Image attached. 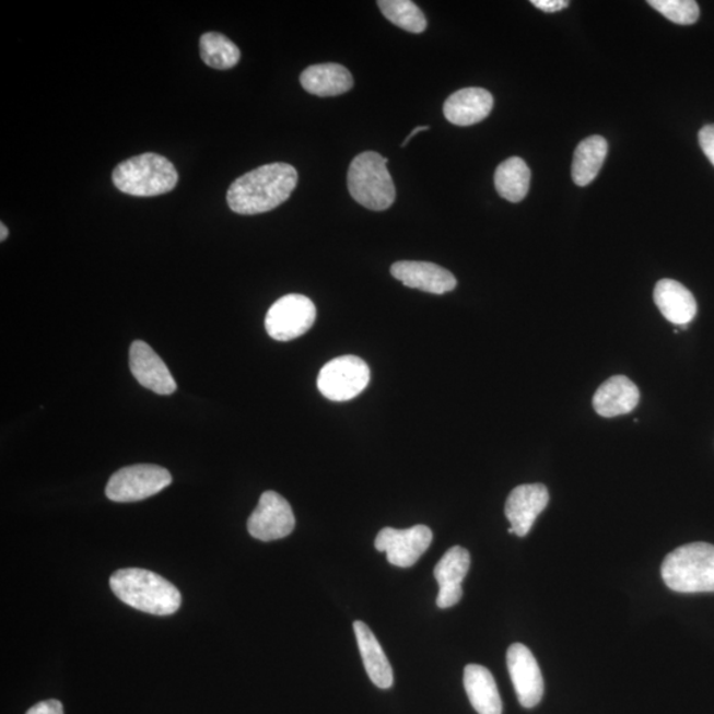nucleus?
I'll use <instances>...</instances> for the list:
<instances>
[{
    "instance_id": "obj_16",
    "label": "nucleus",
    "mask_w": 714,
    "mask_h": 714,
    "mask_svg": "<svg viewBox=\"0 0 714 714\" xmlns=\"http://www.w3.org/2000/svg\"><path fill=\"white\" fill-rule=\"evenodd\" d=\"M494 107V97L482 87H466L452 94L444 105L448 122L457 126H471L482 122Z\"/></svg>"
},
{
    "instance_id": "obj_31",
    "label": "nucleus",
    "mask_w": 714,
    "mask_h": 714,
    "mask_svg": "<svg viewBox=\"0 0 714 714\" xmlns=\"http://www.w3.org/2000/svg\"><path fill=\"white\" fill-rule=\"evenodd\" d=\"M0 232H2V236H0V242H4V239L9 237L8 226H5L4 224L0 225Z\"/></svg>"
},
{
    "instance_id": "obj_23",
    "label": "nucleus",
    "mask_w": 714,
    "mask_h": 714,
    "mask_svg": "<svg viewBox=\"0 0 714 714\" xmlns=\"http://www.w3.org/2000/svg\"><path fill=\"white\" fill-rule=\"evenodd\" d=\"M530 169L519 156L499 164L495 171V188L503 199L520 203L529 191Z\"/></svg>"
},
{
    "instance_id": "obj_4",
    "label": "nucleus",
    "mask_w": 714,
    "mask_h": 714,
    "mask_svg": "<svg viewBox=\"0 0 714 714\" xmlns=\"http://www.w3.org/2000/svg\"><path fill=\"white\" fill-rule=\"evenodd\" d=\"M179 175L167 157L147 153L119 163L113 183L119 191L137 198H151L173 191Z\"/></svg>"
},
{
    "instance_id": "obj_14",
    "label": "nucleus",
    "mask_w": 714,
    "mask_h": 714,
    "mask_svg": "<svg viewBox=\"0 0 714 714\" xmlns=\"http://www.w3.org/2000/svg\"><path fill=\"white\" fill-rule=\"evenodd\" d=\"M471 565L469 551L463 547H453L434 567V577L440 585L437 606L441 609L453 608L464 597L463 583Z\"/></svg>"
},
{
    "instance_id": "obj_30",
    "label": "nucleus",
    "mask_w": 714,
    "mask_h": 714,
    "mask_svg": "<svg viewBox=\"0 0 714 714\" xmlns=\"http://www.w3.org/2000/svg\"><path fill=\"white\" fill-rule=\"evenodd\" d=\"M429 129H431V128H429V126H419V128H415L414 130H412V132H410V134L406 138V141H403V143L401 144V148H406L407 144L410 142V139H412L414 136L419 134V132L426 131Z\"/></svg>"
},
{
    "instance_id": "obj_27",
    "label": "nucleus",
    "mask_w": 714,
    "mask_h": 714,
    "mask_svg": "<svg viewBox=\"0 0 714 714\" xmlns=\"http://www.w3.org/2000/svg\"><path fill=\"white\" fill-rule=\"evenodd\" d=\"M699 142L701 150L704 151L707 160L714 166V125L704 126L699 132Z\"/></svg>"
},
{
    "instance_id": "obj_20",
    "label": "nucleus",
    "mask_w": 714,
    "mask_h": 714,
    "mask_svg": "<svg viewBox=\"0 0 714 714\" xmlns=\"http://www.w3.org/2000/svg\"><path fill=\"white\" fill-rule=\"evenodd\" d=\"M301 85L314 96L335 97L352 90L353 78L346 67L328 62L305 69L301 74Z\"/></svg>"
},
{
    "instance_id": "obj_8",
    "label": "nucleus",
    "mask_w": 714,
    "mask_h": 714,
    "mask_svg": "<svg viewBox=\"0 0 714 714\" xmlns=\"http://www.w3.org/2000/svg\"><path fill=\"white\" fill-rule=\"evenodd\" d=\"M317 319L314 302L305 295L289 294L269 308L265 327L278 341H289L305 335Z\"/></svg>"
},
{
    "instance_id": "obj_22",
    "label": "nucleus",
    "mask_w": 714,
    "mask_h": 714,
    "mask_svg": "<svg viewBox=\"0 0 714 714\" xmlns=\"http://www.w3.org/2000/svg\"><path fill=\"white\" fill-rule=\"evenodd\" d=\"M608 141L601 136H592L584 139L574 151L572 176L580 187L589 186L601 171L606 155H608Z\"/></svg>"
},
{
    "instance_id": "obj_24",
    "label": "nucleus",
    "mask_w": 714,
    "mask_h": 714,
    "mask_svg": "<svg viewBox=\"0 0 714 714\" xmlns=\"http://www.w3.org/2000/svg\"><path fill=\"white\" fill-rule=\"evenodd\" d=\"M200 55L208 67L220 71L236 67L242 57L236 44L218 33L201 36Z\"/></svg>"
},
{
    "instance_id": "obj_29",
    "label": "nucleus",
    "mask_w": 714,
    "mask_h": 714,
    "mask_svg": "<svg viewBox=\"0 0 714 714\" xmlns=\"http://www.w3.org/2000/svg\"><path fill=\"white\" fill-rule=\"evenodd\" d=\"M535 5L536 9L547 12V14H553V12H559L569 8L567 0H532L530 2Z\"/></svg>"
},
{
    "instance_id": "obj_6",
    "label": "nucleus",
    "mask_w": 714,
    "mask_h": 714,
    "mask_svg": "<svg viewBox=\"0 0 714 714\" xmlns=\"http://www.w3.org/2000/svg\"><path fill=\"white\" fill-rule=\"evenodd\" d=\"M173 482L168 470L156 465H134L124 467L109 479L106 496L116 503L144 501L160 494Z\"/></svg>"
},
{
    "instance_id": "obj_18",
    "label": "nucleus",
    "mask_w": 714,
    "mask_h": 714,
    "mask_svg": "<svg viewBox=\"0 0 714 714\" xmlns=\"http://www.w3.org/2000/svg\"><path fill=\"white\" fill-rule=\"evenodd\" d=\"M654 301L663 317L681 328H686L697 317V300L690 290L678 281L662 280L656 283Z\"/></svg>"
},
{
    "instance_id": "obj_7",
    "label": "nucleus",
    "mask_w": 714,
    "mask_h": 714,
    "mask_svg": "<svg viewBox=\"0 0 714 714\" xmlns=\"http://www.w3.org/2000/svg\"><path fill=\"white\" fill-rule=\"evenodd\" d=\"M370 378V366L363 359L339 356L320 370L318 389L328 400L350 401L368 387Z\"/></svg>"
},
{
    "instance_id": "obj_25",
    "label": "nucleus",
    "mask_w": 714,
    "mask_h": 714,
    "mask_svg": "<svg viewBox=\"0 0 714 714\" xmlns=\"http://www.w3.org/2000/svg\"><path fill=\"white\" fill-rule=\"evenodd\" d=\"M378 9L390 23L410 34H421L428 27V21L419 5L410 0H381Z\"/></svg>"
},
{
    "instance_id": "obj_12",
    "label": "nucleus",
    "mask_w": 714,
    "mask_h": 714,
    "mask_svg": "<svg viewBox=\"0 0 714 714\" xmlns=\"http://www.w3.org/2000/svg\"><path fill=\"white\" fill-rule=\"evenodd\" d=\"M548 503L549 492L545 484H522L512 490L504 511L515 535L527 536Z\"/></svg>"
},
{
    "instance_id": "obj_17",
    "label": "nucleus",
    "mask_w": 714,
    "mask_h": 714,
    "mask_svg": "<svg viewBox=\"0 0 714 714\" xmlns=\"http://www.w3.org/2000/svg\"><path fill=\"white\" fill-rule=\"evenodd\" d=\"M640 397V389L629 377L612 376L594 395L593 407L599 415L612 419L633 412Z\"/></svg>"
},
{
    "instance_id": "obj_5",
    "label": "nucleus",
    "mask_w": 714,
    "mask_h": 714,
    "mask_svg": "<svg viewBox=\"0 0 714 714\" xmlns=\"http://www.w3.org/2000/svg\"><path fill=\"white\" fill-rule=\"evenodd\" d=\"M388 157L365 151L352 161L347 183L353 200L372 211H385L395 203L396 187Z\"/></svg>"
},
{
    "instance_id": "obj_19",
    "label": "nucleus",
    "mask_w": 714,
    "mask_h": 714,
    "mask_svg": "<svg viewBox=\"0 0 714 714\" xmlns=\"http://www.w3.org/2000/svg\"><path fill=\"white\" fill-rule=\"evenodd\" d=\"M360 655L364 663L366 674L374 684L382 690L394 686V669L385 655L382 644L372 630L362 621L353 622Z\"/></svg>"
},
{
    "instance_id": "obj_2",
    "label": "nucleus",
    "mask_w": 714,
    "mask_h": 714,
    "mask_svg": "<svg viewBox=\"0 0 714 714\" xmlns=\"http://www.w3.org/2000/svg\"><path fill=\"white\" fill-rule=\"evenodd\" d=\"M110 587L124 604L148 614H175L182 605L180 592L169 581L147 569H119L110 577Z\"/></svg>"
},
{
    "instance_id": "obj_26",
    "label": "nucleus",
    "mask_w": 714,
    "mask_h": 714,
    "mask_svg": "<svg viewBox=\"0 0 714 714\" xmlns=\"http://www.w3.org/2000/svg\"><path fill=\"white\" fill-rule=\"evenodd\" d=\"M648 4L676 24L691 25L700 17L699 4L694 0H649Z\"/></svg>"
},
{
    "instance_id": "obj_10",
    "label": "nucleus",
    "mask_w": 714,
    "mask_h": 714,
    "mask_svg": "<svg viewBox=\"0 0 714 714\" xmlns=\"http://www.w3.org/2000/svg\"><path fill=\"white\" fill-rule=\"evenodd\" d=\"M432 541V529L420 524L408 529H382L376 537L375 547L378 552L387 553L391 565L410 567L428 551Z\"/></svg>"
},
{
    "instance_id": "obj_21",
    "label": "nucleus",
    "mask_w": 714,
    "mask_h": 714,
    "mask_svg": "<svg viewBox=\"0 0 714 714\" xmlns=\"http://www.w3.org/2000/svg\"><path fill=\"white\" fill-rule=\"evenodd\" d=\"M464 684L470 703L479 714H502L503 703L494 676L488 668L469 665L465 668Z\"/></svg>"
},
{
    "instance_id": "obj_1",
    "label": "nucleus",
    "mask_w": 714,
    "mask_h": 714,
    "mask_svg": "<svg viewBox=\"0 0 714 714\" xmlns=\"http://www.w3.org/2000/svg\"><path fill=\"white\" fill-rule=\"evenodd\" d=\"M299 173L288 163L265 164L232 183L226 201L238 214H260L276 210L292 196Z\"/></svg>"
},
{
    "instance_id": "obj_11",
    "label": "nucleus",
    "mask_w": 714,
    "mask_h": 714,
    "mask_svg": "<svg viewBox=\"0 0 714 714\" xmlns=\"http://www.w3.org/2000/svg\"><path fill=\"white\" fill-rule=\"evenodd\" d=\"M507 667L517 699L524 707H534L545 694V679L530 649L514 643L507 651Z\"/></svg>"
},
{
    "instance_id": "obj_13",
    "label": "nucleus",
    "mask_w": 714,
    "mask_h": 714,
    "mask_svg": "<svg viewBox=\"0 0 714 714\" xmlns=\"http://www.w3.org/2000/svg\"><path fill=\"white\" fill-rule=\"evenodd\" d=\"M130 371L143 388L156 395L168 396L176 390V383L161 356L144 341L137 340L130 347Z\"/></svg>"
},
{
    "instance_id": "obj_28",
    "label": "nucleus",
    "mask_w": 714,
    "mask_h": 714,
    "mask_svg": "<svg viewBox=\"0 0 714 714\" xmlns=\"http://www.w3.org/2000/svg\"><path fill=\"white\" fill-rule=\"evenodd\" d=\"M25 714H65V707L59 700H47L34 705Z\"/></svg>"
},
{
    "instance_id": "obj_15",
    "label": "nucleus",
    "mask_w": 714,
    "mask_h": 714,
    "mask_svg": "<svg viewBox=\"0 0 714 714\" xmlns=\"http://www.w3.org/2000/svg\"><path fill=\"white\" fill-rule=\"evenodd\" d=\"M390 273L407 288L431 294H446L457 288L450 271L432 262L400 261L391 265Z\"/></svg>"
},
{
    "instance_id": "obj_3",
    "label": "nucleus",
    "mask_w": 714,
    "mask_h": 714,
    "mask_svg": "<svg viewBox=\"0 0 714 714\" xmlns=\"http://www.w3.org/2000/svg\"><path fill=\"white\" fill-rule=\"evenodd\" d=\"M662 577L678 593H714V546L707 542L676 548L662 565Z\"/></svg>"
},
{
    "instance_id": "obj_9",
    "label": "nucleus",
    "mask_w": 714,
    "mask_h": 714,
    "mask_svg": "<svg viewBox=\"0 0 714 714\" xmlns=\"http://www.w3.org/2000/svg\"><path fill=\"white\" fill-rule=\"evenodd\" d=\"M294 528V512L286 499L274 491L264 492L249 517V534L257 540L274 541L284 539Z\"/></svg>"
}]
</instances>
